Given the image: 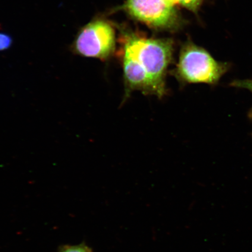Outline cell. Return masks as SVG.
I'll list each match as a JSON object with an SVG mask.
<instances>
[{
	"instance_id": "obj_5",
	"label": "cell",
	"mask_w": 252,
	"mask_h": 252,
	"mask_svg": "<svg viewBox=\"0 0 252 252\" xmlns=\"http://www.w3.org/2000/svg\"><path fill=\"white\" fill-rule=\"evenodd\" d=\"M178 1L179 4L195 14L199 10L203 2V0H178Z\"/></svg>"
},
{
	"instance_id": "obj_9",
	"label": "cell",
	"mask_w": 252,
	"mask_h": 252,
	"mask_svg": "<svg viewBox=\"0 0 252 252\" xmlns=\"http://www.w3.org/2000/svg\"><path fill=\"white\" fill-rule=\"evenodd\" d=\"M164 1L167 4L173 7H175L176 5L179 4L178 0H164Z\"/></svg>"
},
{
	"instance_id": "obj_6",
	"label": "cell",
	"mask_w": 252,
	"mask_h": 252,
	"mask_svg": "<svg viewBox=\"0 0 252 252\" xmlns=\"http://www.w3.org/2000/svg\"><path fill=\"white\" fill-rule=\"evenodd\" d=\"M59 252H93L85 244L78 245H64L60 248Z\"/></svg>"
},
{
	"instance_id": "obj_3",
	"label": "cell",
	"mask_w": 252,
	"mask_h": 252,
	"mask_svg": "<svg viewBox=\"0 0 252 252\" xmlns=\"http://www.w3.org/2000/svg\"><path fill=\"white\" fill-rule=\"evenodd\" d=\"M116 42L113 24L97 17L79 30L70 48L75 55L104 62L114 54Z\"/></svg>"
},
{
	"instance_id": "obj_1",
	"label": "cell",
	"mask_w": 252,
	"mask_h": 252,
	"mask_svg": "<svg viewBox=\"0 0 252 252\" xmlns=\"http://www.w3.org/2000/svg\"><path fill=\"white\" fill-rule=\"evenodd\" d=\"M122 33V53L133 60L149 83L151 95L166 94V75L172 61L174 42L169 38H147L127 30Z\"/></svg>"
},
{
	"instance_id": "obj_4",
	"label": "cell",
	"mask_w": 252,
	"mask_h": 252,
	"mask_svg": "<svg viewBox=\"0 0 252 252\" xmlns=\"http://www.w3.org/2000/svg\"><path fill=\"white\" fill-rule=\"evenodd\" d=\"M114 10L125 11L154 30L176 31L184 25L177 9L167 4L164 0H126Z\"/></svg>"
},
{
	"instance_id": "obj_2",
	"label": "cell",
	"mask_w": 252,
	"mask_h": 252,
	"mask_svg": "<svg viewBox=\"0 0 252 252\" xmlns=\"http://www.w3.org/2000/svg\"><path fill=\"white\" fill-rule=\"evenodd\" d=\"M231 66L229 63L216 61L206 49L188 41L181 47L178 63L172 74L182 85L215 86Z\"/></svg>"
},
{
	"instance_id": "obj_7",
	"label": "cell",
	"mask_w": 252,
	"mask_h": 252,
	"mask_svg": "<svg viewBox=\"0 0 252 252\" xmlns=\"http://www.w3.org/2000/svg\"><path fill=\"white\" fill-rule=\"evenodd\" d=\"M230 86L238 88H244L250 91L252 93V79L251 80H235L233 81L231 84H229ZM249 118L252 119V107L249 112Z\"/></svg>"
},
{
	"instance_id": "obj_8",
	"label": "cell",
	"mask_w": 252,
	"mask_h": 252,
	"mask_svg": "<svg viewBox=\"0 0 252 252\" xmlns=\"http://www.w3.org/2000/svg\"><path fill=\"white\" fill-rule=\"evenodd\" d=\"M13 44V39L7 33H0V52L8 50Z\"/></svg>"
}]
</instances>
